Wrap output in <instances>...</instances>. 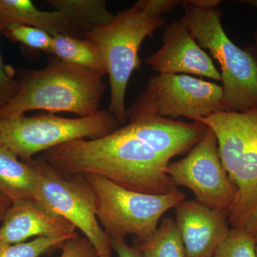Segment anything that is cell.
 I'll return each instance as SVG.
<instances>
[{
	"label": "cell",
	"mask_w": 257,
	"mask_h": 257,
	"mask_svg": "<svg viewBox=\"0 0 257 257\" xmlns=\"http://www.w3.org/2000/svg\"><path fill=\"white\" fill-rule=\"evenodd\" d=\"M182 154L170 126L158 117L128 122L95 140H78L45 152L42 159L65 177L94 175L135 192L178 190L167 165Z\"/></svg>",
	"instance_id": "1"
},
{
	"label": "cell",
	"mask_w": 257,
	"mask_h": 257,
	"mask_svg": "<svg viewBox=\"0 0 257 257\" xmlns=\"http://www.w3.org/2000/svg\"><path fill=\"white\" fill-rule=\"evenodd\" d=\"M104 76L94 69L50 57L45 68L23 74L20 92L0 110V119L37 109L73 113L78 117L96 114L106 90Z\"/></svg>",
	"instance_id": "2"
},
{
	"label": "cell",
	"mask_w": 257,
	"mask_h": 257,
	"mask_svg": "<svg viewBox=\"0 0 257 257\" xmlns=\"http://www.w3.org/2000/svg\"><path fill=\"white\" fill-rule=\"evenodd\" d=\"M215 133L219 155L236 189L228 211L232 228L257 236V108L245 112L221 111L199 118Z\"/></svg>",
	"instance_id": "3"
},
{
	"label": "cell",
	"mask_w": 257,
	"mask_h": 257,
	"mask_svg": "<svg viewBox=\"0 0 257 257\" xmlns=\"http://www.w3.org/2000/svg\"><path fill=\"white\" fill-rule=\"evenodd\" d=\"M182 18L203 50L221 69L224 111L245 112L257 108V53L243 50L230 40L221 23L219 9L202 10L181 2Z\"/></svg>",
	"instance_id": "4"
},
{
	"label": "cell",
	"mask_w": 257,
	"mask_h": 257,
	"mask_svg": "<svg viewBox=\"0 0 257 257\" xmlns=\"http://www.w3.org/2000/svg\"><path fill=\"white\" fill-rule=\"evenodd\" d=\"M166 22L164 18H149L134 5L116 15L111 23L94 28L84 35V38L94 43L104 57L111 89L107 110L114 115L120 126H124L127 119L125 96L128 80L141 66L140 46Z\"/></svg>",
	"instance_id": "5"
},
{
	"label": "cell",
	"mask_w": 257,
	"mask_h": 257,
	"mask_svg": "<svg viewBox=\"0 0 257 257\" xmlns=\"http://www.w3.org/2000/svg\"><path fill=\"white\" fill-rule=\"evenodd\" d=\"M84 176L95 192L96 217L111 239L124 240L134 235L145 241L156 231L164 214L185 200V194L179 189L170 194H145L100 176Z\"/></svg>",
	"instance_id": "6"
},
{
	"label": "cell",
	"mask_w": 257,
	"mask_h": 257,
	"mask_svg": "<svg viewBox=\"0 0 257 257\" xmlns=\"http://www.w3.org/2000/svg\"><path fill=\"white\" fill-rule=\"evenodd\" d=\"M119 126L117 119L108 110L77 118L23 114L0 119V141L24 162H28L39 152L69 142L104 138Z\"/></svg>",
	"instance_id": "7"
},
{
	"label": "cell",
	"mask_w": 257,
	"mask_h": 257,
	"mask_svg": "<svg viewBox=\"0 0 257 257\" xmlns=\"http://www.w3.org/2000/svg\"><path fill=\"white\" fill-rule=\"evenodd\" d=\"M221 86L187 74H159L126 109L130 122L158 116L197 121L224 111Z\"/></svg>",
	"instance_id": "8"
},
{
	"label": "cell",
	"mask_w": 257,
	"mask_h": 257,
	"mask_svg": "<svg viewBox=\"0 0 257 257\" xmlns=\"http://www.w3.org/2000/svg\"><path fill=\"white\" fill-rule=\"evenodd\" d=\"M34 164L37 170L34 200L80 230L98 257H112L111 239L96 217L95 192L85 177H64L42 157Z\"/></svg>",
	"instance_id": "9"
},
{
	"label": "cell",
	"mask_w": 257,
	"mask_h": 257,
	"mask_svg": "<svg viewBox=\"0 0 257 257\" xmlns=\"http://www.w3.org/2000/svg\"><path fill=\"white\" fill-rule=\"evenodd\" d=\"M167 172L177 187L190 189L196 200L211 209L228 212L234 203L236 189L222 165L217 138L211 128L187 156L170 162Z\"/></svg>",
	"instance_id": "10"
},
{
	"label": "cell",
	"mask_w": 257,
	"mask_h": 257,
	"mask_svg": "<svg viewBox=\"0 0 257 257\" xmlns=\"http://www.w3.org/2000/svg\"><path fill=\"white\" fill-rule=\"evenodd\" d=\"M163 45L145 60L159 74H192L221 81V73L193 37L184 18L165 26Z\"/></svg>",
	"instance_id": "11"
},
{
	"label": "cell",
	"mask_w": 257,
	"mask_h": 257,
	"mask_svg": "<svg viewBox=\"0 0 257 257\" xmlns=\"http://www.w3.org/2000/svg\"><path fill=\"white\" fill-rule=\"evenodd\" d=\"M175 215L185 257H212L229 232L227 211L211 209L196 199L179 203Z\"/></svg>",
	"instance_id": "12"
},
{
	"label": "cell",
	"mask_w": 257,
	"mask_h": 257,
	"mask_svg": "<svg viewBox=\"0 0 257 257\" xmlns=\"http://www.w3.org/2000/svg\"><path fill=\"white\" fill-rule=\"evenodd\" d=\"M0 226V246L25 242L36 237L71 238L75 226L50 212L34 199L13 202Z\"/></svg>",
	"instance_id": "13"
},
{
	"label": "cell",
	"mask_w": 257,
	"mask_h": 257,
	"mask_svg": "<svg viewBox=\"0 0 257 257\" xmlns=\"http://www.w3.org/2000/svg\"><path fill=\"white\" fill-rule=\"evenodd\" d=\"M0 23L3 29L10 25H26L40 29L52 36L82 38L65 15L58 11H41L30 0H0Z\"/></svg>",
	"instance_id": "14"
},
{
	"label": "cell",
	"mask_w": 257,
	"mask_h": 257,
	"mask_svg": "<svg viewBox=\"0 0 257 257\" xmlns=\"http://www.w3.org/2000/svg\"><path fill=\"white\" fill-rule=\"evenodd\" d=\"M37 170L34 160H20V157L0 141V194L12 202L34 199Z\"/></svg>",
	"instance_id": "15"
},
{
	"label": "cell",
	"mask_w": 257,
	"mask_h": 257,
	"mask_svg": "<svg viewBox=\"0 0 257 257\" xmlns=\"http://www.w3.org/2000/svg\"><path fill=\"white\" fill-rule=\"evenodd\" d=\"M47 3L65 15L82 38L87 32L111 23L116 18L106 9L104 0H47Z\"/></svg>",
	"instance_id": "16"
},
{
	"label": "cell",
	"mask_w": 257,
	"mask_h": 257,
	"mask_svg": "<svg viewBox=\"0 0 257 257\" xmlns=\"http://www.w3.org/2000/svg\"><path fill=\"white\" fill-rule=\"evenodd\" d=\"M50 53L67 63L94 69L103 75L107 74L105 62L100 50L87 39L53 35Z\"/></svg>",
	"instance_id": "17"
},
{
	"label": "cell",
	"mask_w": 257,
	"mask_h": 257,
	"mask_svg": "<svg viewBox=\"0 0 257 257\" xmlns=\"http://www.w3.org/2000/svg\"><path fill=\"white\" fill-rule=\"evenodd\" d=\"M138 248L143 257H185L177 225L170 217L164 218L155 233Z\"/></svg>",
	"instance_id": "18"
},
{
	"label": "cell",
	"mask_w": 257,
	"mask_h": 257,
	"mask_svg": "<svg viewBox=\"0 0 257 257\" xmlns=\"http://www.w3.org/2000/svg\"><path fill=\"white\" fill-rule=\"evenodd\" d=\"M256 238L245 230L231 228L212 257H256Z\"/></svg>",
	"instance_id": "19"
},
{
	"label": "cell",
	"mask_w": 257,
	"mask_h": 257,
	"mask_svg": "<svg viewBox=\"0 0 257 257\" xmlns=\"http://www.w3.org/2000/svg\"><path fill=\"white\" fill-rule=\"evenodd\" d=\"M70 238L36 237L28 242L0 246V257H40L44 253L62 248Z\"/></svg>",
	"instance_id": "20"
},
{
	"label": "cell",
	"mask_w": 257,
	"mask_h": 257,
	"mask_svg": "<svg viewBox=\"0 0 257 257\" xmlns=\"http://www.w3.org/2000/svg\"><path fill=\"white\" fill-rule=\"evenodd\" d=\"M3 33L13 41L25 46L50 53L52 36L40 29L26 25H10L3 29Z\"/></svg>",
	"instance_id": "21"
},
{
	"label": "cell",
	"mask_w": 257,
	"mask_h": 257,
	"mask_svg": "<svg viewBox=\"0 0 257 257\" xmlns=\"http://www.w3.org/2000/svg\"><path fill=\"white\" fill-rule=\"evenodd\" d=\"M3 26L0 23V34ZM20 90V83L14 79V71L5 65L0 52V110L18 95Z\"/></svg>",
	"instance_id": "22"
},
{
	"label": "cell",
	"mask_w": 257,
	"mask_h": 257,
	"mask_svg": "<svg viewBox=\"0 0 257 257\" xmlns=\"http://www.w3.org/2000/svg\"><path fill=\"white\" fill-rule=\"evenodd\" d=\"M62 248L60 257H98L89 240L77 234L67 240Z\"/></svg>",
	"instance_id": "23"
},
{
	"label": "cell",
	"mask_w": 257,
	"mask_h": 257,
	"mask_svg": "<svg viewBox=\"0 0 257 257\" xmlns=\"http://www.w3.org/2000/svg\"><path fill=\"white\" fill-rule=\"evenodd\" d=\"M180 3L177 0H140L135 5L149 18L159 19L162 18L164 13L175 9Z\"/></svg>",
	"instance_id": "24"
},
{
	"label": "cell",
	"mask_w": 257,
	"mask_h": 257,
	"mask_svg": "<svg viewBox=\"0 0 257 257\" xmlns=\"http://www.w3.org/2000/svg\"><path fill=\"white\" fill-rule=\"evenodd\" d=\"M111 247L117 257H143L139 248L131 246L123 239H111Z\"/></svg>",
	"instance_id": "25"
},
{
	"label": "cell",
	"mask_w": 257,
	"mask_h": 257,
	"mask_svg": "<svg viewBox=\"0 0 257 257\" xmlns=\"http://www.w3.org/2000/svg\"><path fill=\"white\" fill-rule=\"evenodd\" d=\"M187 4L202 10H216L221 4L220 0H187Z\"/></svg>",
	"instance_id": "26"
},
{
	"label": "cell",
	"mask_w": 257,
	"mask_h": 257,
	"mask_svg": "<svg viewBox=\"0 0 257 257\" xmlns=\"http://www.w3.org/2000/svg\"><path fill=\"white\" fill-rule=\"evenodd\" d=\"M13 202L8 197L0 194V221H3L7 211L11 207Z\"/></svg>",
	"instance_id": "27"
},
{
	"label": "cell",
	"mask_w": 257,
	"mask_h": 257,
	"mask_svg": "<svg viewBox=\"0 0 257 257\" xmlns=\"http://www.w3.org/2000/svg\"><path fill=\"white\" fill-rule=\"evenodd\" d=\"M241 3H245V4L249 5L257 10V0H246V1H242Z\"/></svg>",
	"instance_id": "28"
},
{
	"label": "cell",
	"mask_w": 257,
	"mask_h": 257,
	"mask_svg": "<svg viewBox=\"0 0 257 257\" xmlns=\"http://www.w3.org/2000/svg\"><path fill=\"white\" fill-rule=\"evenodd\" d=\"M254 40H255V42H256V49H257V30L256 32H255V33H254Z\"/></svg>",
	"instance_id": "29"
},
{
	"label": "cell",
	"mask_w": 257,
	"mask_h": 257,
	"mask_svg": "<svg viewBox=\"0 0 257 257\" xmlns=\"http://www.w3.org/2000/svg\"><path fill=\"white\" fill-rule=\"evenodd\" d=\"M256 257H257V236H256Z\"/></svg>",
	"instance_id": "30"
}]
</instances>
